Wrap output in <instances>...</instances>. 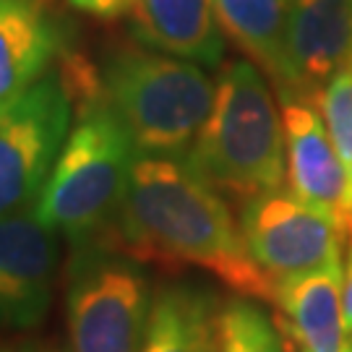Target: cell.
Listing matches in <instances>:
<instances>
[{"mask_svg": "<svg viewBox=\"0 0 352 352\" xmlns=\"http://www.w3.org/2000/svg\"><path fill=\"white\" fill-rule=\"evenodd\" d=\"M204 352H217V350H214V344H212V347H206V350H204Z\"/></svg>", "mask_w": 352, "mask_h": 352, "instance_id": "cell-23", "label": "cell"}, {"mask_svg": "<svg viewBox=\"0 0 352 352\" xmlns=\"http://www.w3.org/2000/svg\"><path fill=\"white\" fill-rule=\"evenodd\" d=\"M131 37L149 50L214 68L225 60V32L212 0H133Z\"/></svg>", "mask_w": 352, "mask_h": 352, "instance_id": "cell-13", "label": "cell"}, {"mask_svg": "<svg viewBox=\"0 0 352 352\" xmlns=\"http://www.w3.org/2000/svg\"><path fill=\"white\" fill-rule=\"evenodd\" d=\"M238 225L251 258L272 285L340 261L347 240L331 214L302 201L289 188L243 201Z\"/></svg>", "mask_w": 352, "mask_h": 352, "instance_id": "cell-7", "label": "cell"}, {"mask_svg": "<svg viewBox=\"0 0 352 352\" xmlns=\"http://www.w3.org/2000/svg\"><path fill=\"white\" fill-rule=\"evenodd\" d=\"M19 352H74V350L55 340H26L19 347Z\"/></svg>", "mask_w": 352, "mask_h": 352, "instance_id": "cell-20", "label": "cell"}, {"mask_svg": "<svg viewBox=\"0 0 352 352\" xmlns=\"http://www.w3.org/2000/svg\"><path fill=\"white\" fill-rule=\"evenodd\" d=\"M277 327L300 352H342L352 340L344 324V261L302 272L274 285Z\"/></svg>", "mask_w": 352, "mask_h": 352, "instance_id": "cell-11", "label": "cell"}, {"mask_svg": "<svg viewBox=\"0 0 352 352\" xmlns=\"http://www.w3.org/2000/svg\"><path fill=\"white\" fill-rule=\"evenodd\" d=\"M285 126L287 183L295 196L337 219L352 238V180L329 136L318 104L292 91H274Z\"/></svg>", "mask_w": 352, "mask_h": 352, "instance_id": "cell-9", "label": "cell"}, {"mask_svg": "<svg viewBox=\"0 0 352 352\" xmlns=\"http://www.w3.org/2000/svg\"><path fill=\"white\" fill-rule=\"evenodd\" d=\"M352 60V0H292L287 24V84L314 100Z\"/></svg>", "mask_w": 352, "mask_h": 352, "instance_id": "cell-10", "label": "cell"}, {"mask_svg": "<svg viewBox=\"0 0 352 352\" xmlns=\"http://www.w3.org/2000/svg\"><path fill=\"white\" fill-rule=\"evenodd\" d=\"M63 302L74 352H144L154 285L133 256L104 243L71 245Z\"/></svg>", "mask_w": 352, "mask_h": 352, "instance_id": "cell-5", "label": "cell"}, {"mask_svg": "<svg viewBox=\"0 0 352 352\" xmlns=\"http://www.w3.org/2000/svg\"><path fill=\"white\" fill-rule=\"evenodd\" d=\"M97 76L102 97L126 126L139 154L146 157H186L217 94V81L204 65L139 42L107 47Z\"/></svg>", "mask_w": 352, "mask_h": 352, "instance_id": "cell-4", "label": "cell"}, {"mask_svg": "<svg viewBox=\"0 0 352 352\" xmlns=\"http://www.w3.org/2000/svg\"><path fill=\"white\" fill-rule=\"evenodd\" d=\"M344 324L352 331V238L347 258H344Z\"/></svg>", "mask_w": 352, "mask_h": 352, "instance_id": "cell-19", "label": "cell"}, {"mask_svg": "<svg viewBox=\"0 0 352 352\" xmlns=\"http://www.w3.org/2000/svg\"><path fill=\"white\" fill-rule=\"evenodd\" d=\"M217 352H287L277 321L253 298H232L217 308L214 318Z\"/></svg>", "mask_w": 352, "mask_h": 352, "instance_id": "cell-16", "label": "cell"}, {"mask_svg": "<svg viewBox=\"0 0 352 352\" xmlns=\"http://www.w3.org/2000/svg\"><path fill=\"white\" fill-rule=\"evenodd\" d=\"M316 104L352 180V60L329 78Z\"/></svg>", "mask_w": 352, "mask_h": 352, "instance_id": "cell-17", "label": "cell"}, {"mask_svg": "<svg viewBox=\"0 0 352 352\" xmlns=\"http://www.w3.org/2000/svg\"><path fill=\"white\" fill-rule=\"evenodd\" d=\"M74 113L58 65L0 107V217L37 204L68 141Z\"/></svg>", "mask_w": 352, "mask_h": 352, "instance_id": "cell-6", "label": "cell"}, {"mask_svg": "<svg viewBox=\"0 0 352 352\" xmlns=\"http://www.w3.org/2000/svg\"><path fill=\"white\" fill-rule=\"evenodd\" d=\"M342 352H352V340H350V344H347V347H344Z\"/></svg>", "mask_w": 352, "mask_h": 352, "instance_id": "cell-22", "label": "cell"}, {"mask_svg": "<svg viewBox=\"0 0 352 352\" xmlns=\"http://www.w3.org/2000/svg\"><path fill=\"white\" fill-rule=\"evenodd\" d=\"M76 11L94 16V19H120L131 11L133 0H68Z\"/></svg>", "mask_w": 352, "mask_h": 352, "instance_id": "cell-18", "label": "cell"}, {"mask_svg": "<svg viewBox=\"0 0 352 352\" xmlns=\"http://www.w3.org/2000/svg\"><path fill=\"white\" fill-rule=\"evenodd\" d=\"M65 52L50 0H0V107L52 71Z\"/></svg>", "mask_w": 352, "mask_h": 352, "instance_id": "cell-12", "label": "cell"}, {"mask_svg": "<svg viewBox=\"0 0 352 352\" xmlns=\"http://www.w3.org/2000/svg\"><path fill=\"white\" fill-rule=\"evenodd\" d=\"M71 100L74 126L32 212L71 245L102 243L123 209L139 149L102 97L100 76Z\"/></svg>", "mask_w": 352, "mask_h": 352, "instance_id": "cell-2", "label": "cell"}, {"mask_svg": "<svg viewBox=\"0 0 352 352\" xmlns=\"http://www.w3.org/2000/svg\"><path fill=\"white\" fill-rule=\"evenodd\" d=\"M217 21L274 91L287 84V24L292 0H212Z\"/></svg>", "mask_w": 352, "mask_h": 352, "instance_id": "cell-14", "label": "cell"}, {"mask_svg": "<svg viewBox=\"0 0 352 352\" xmlns=\"http://www.w3.org/2000/svg\"><path fill=\"white\" fill-rule=\"evenodd\" d=\"M63 238L32 209L0 217V331H34L52 308Z\"/></svg>", "mask_w": 352, "mask_h": 352, "instance_id": "cell-8", "label": "cell"}, {"mask_svg": "<svg viewBox=\"0 0 352 352\" xmlns=\"http://www.w3.org/2000/svg\"><path fill=\"white\" fill-rule=\"evenodd\" d=\"M217 193L248 201L287 177L277 94L251 60H230L217 78L212 113L183 157Z\"/></svg>", "mask_w": 352, "mask_h": 352, "instance_id": "cell-3", "label": "cell"}, {"mask_svg": "<svg viewBox=\"0 0 352 352\" xmlns=\"http://www.w3.org/2000/svg\"><path fill=\"white\" fill-rule=\"evenodd\" d=\"M217 302L209 289L190 282L154 287L144 352H204L214 344Z\"/></svg>", "mask_w": 352, "mask_h": 352, "instance_id": "cell-15", "label": "cell"}, {"mask_svg": "<svg viewBox=\"0 0 352 352\" xmlns=\"http://www.w3.org/2000/svg\"><path fill=\"white\" fill-rule=\"evenodd\" d=\"M0 352H19V350H13V347H6V344H0Z\"/></svg>", "mask_w": 352, "mask_h": 352, "instance_id": "cell-21", "label": "cell"}, {"mask_svg": "<svg viewBox=\"0 0 352 352\" xmlns=\"http://www.w3.org/2000/svg\"><path fill=\"white\" fill-rule=\"evenodd\" d=\"M102 243L141 264L196 266L243 298L274 300V285L251 258L225 196L183 157H136L123 209Z\"/></svg>", "mask_w": 352, "mask_h": 352, "instance_id": "cell-1", "label": "cell"}]
</instances>
